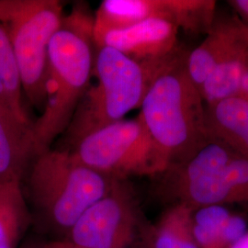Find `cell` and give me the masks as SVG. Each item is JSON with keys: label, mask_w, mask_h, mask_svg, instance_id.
I'll return each instance as SVG.
<instances>
[{"label": "cell", "mask_w": 248, "mask_h": 248, "mask_svg": "<svg viewBox=\"0 0 248 248\" xmlns=\"http://www.w3.org/2000/svg\"><path fill=\"white\" fill-rule=\"evenodd\" d=\"M23 179H26L23 192L32 219L31 227L46 240H62L81 215L106 195L118 178L89 169L69 150L50 148L36 156Z\"/></svg>", "instance_id": "1"}, {"label": "cell", "mask_w": 248, "mask_h": 248, "mask_svg": "<svg viewBox=\"0 0 248 248\" xmlns=\"http://www.w3.org/2000/svg\"><path fill=\"white\" fill-rule=\"evenodd\" d=\"M93 18L85 5L64 15L48 50L46 100L42 114L32 124L36 156L51 148L66 131L90 86L96 46Z\"/></svg>", "instance_id": "2"}, {"label": "cell", "mask_w": 248, "mask_h": 248, "mask_svg": "<svg viewBox=\"0 0 248 248\" xmlns=\"http://www.w3.org/2000/svg\"><path fill=\"white\" fill-rule=\"evenodd\" d=\"M186 55L182 52L154 80L138 115L150 134L165 171L190 159L210 140L205 102L188 75Z\"/></svg>", "instance_id": "3"}, {"label": "cell", "mask_w": 248, "mask_h": 248, "mask_svg": "<svg viewBox=\"0 0 248 248\" xmlns=\"http://www.w3.org/2000/svg\"><path fill=\"white\" fill-rule=\"evenodd\" d=\"M180 53L177 49L160 59L136 61L108 46L96 49L92 76L97 83L87 89L66 129L71 145L140 108L154 80Z\"/></svg>", "instance_id": "4"}, {"label": "cell", "mask_w": 248, "mask_h": 248, "mask_svg": "<svg viewBox=\"0 0 248 248\" xmlns=\"http://www.w3.org/2000/svg\"><path fill=\"white\" fill-rule=\"evenodd\" d=\"M157 194L166 203L248 207V157L210 139L175 177L158 178Z\"/></svg>", "instance_id": "5"}, {"label": "cell", "mask_w": 248, "mask_h": 248, "mask_svg": "<svg viewBox=\"0 0 248 248\" xmlns=\"http://www.w3.org/2000/svg\"><path fill=\"white\" fill-rule=\"evenodd\" d=\"M63 17L58 0H0V22L13 48L23 94L41 110L46 100L49 45Z\"/></svg>", "instance_id": "6"}, {"label": "cell", "mask_w": 248, "mask_h": 248, "mask_svg": "<svg viewBox=\"0 0 248 248\" xmlns=\"http://www.w3.org/2000/svg\"><path fill=\"white\" fill-rule=\"evenodd\" d=\"M68 150L89 169L114 178L157 177L165 171L150 134L138 117L88 133Z\"/></svg>", "instance_id": "7"}, {"label": "cell", "mask_w": 248, "mask_h": 248, "mask_svg": "<svg viewBox=\"0 0 248 248\" xmlns=\"http://www.w3.org/2000/svg\"><path fill=\"white\" fill-rule=\"evenodd\" d=\"M152 224L127 179L81 215L65 240L81 248H147Z\"/></svg>", "instance_id": "8"}, {"label": "cell", "mask_w": 248, "mask_h": 248, "mask_svg": "<svg viewBox=\"0 0 248 248\" xmlns=\"http://www.w3.org/2000/svg\"><path fill=\"white\" fill-rule=\"evenodd\" d=\"M177 31L169 19L153 17L108 33L99 47H111L136 61L155 60L177 51Z\"/></svg>", "instance_id": "9"}, {"label": "cell", "mask_w": 248, "mask_h": 248, "mask_svg": "<svg viewBox=\"0 0 248 248\" xmlns=\"http://www.w3.org/2000/svg\"><path fill=\"white\" fill-rule=\"evenodd\" d=\"M35 157L32 124L0 104V183L22 182Z\"/></svg>", "instance_id": "10"}, {"label": "cell", "mask_w": 248, "mask_h": 248, "mask_svg": "<svg viewBox=\"0 0 248 248\" xmlns=\"http://www.w3.org/2000/svg\"><path fill=\"white\" fill-rule=\"evenodd\" d=\"M245 23L237 19H214L202 44L186 55V69L197 88L229 53L243 33Z\"/></svg>", "instance_id": "11"}, {"label": "cell", "mask_w": 248, "mask_h": 248, "mask_svg": "<svg viewBox=\"0 0 248 248\" xmlns=\"http://www.w3.org/2000/svg\"><path fill=\"white\" fill-rule=\"evenodd\" d=\"M205 123L209 138L225 143L248 157V102L231 97L205 104Z\"/></svg>", "instance_id": "12"}, {"label": "cell", "mask_w": 248, "mask_h": 248, "mask_svg": "<svg viewBox=\"0 0 248 248\" xmlns=\"http://www.w3.org/2000/svg\"><path fill=\"white\" fill-rule=\"evenodd\" d=\"M163 17L162 0H104L93 18L96 49L105 36L133 26L146 18Z\"/></svg>", "instance_id": "13"}, {"label": "cell", "mask_w": 248, "mask_h": 248, "mask_svg": "<svg viewBox=\"0 0 248 248\" xmlns=\"http://www.w3.org/2000/svg\"><path fill=\"white\" fill-rule=\"evenodd\" d=\"M248 24L229 53L213 69L200 89L205 104L235 97L246 71L248 60Z\"/></svg>", "instance_id": "14"}, {"label": "cell", "mask_w": 248, "mask_h": 248, "mask_svg": "<svg viewBox=\"0 0 248 248\" xmlns=\"http://www.w3.org/2000/svg\"><path fill=\"white\" fill-rule=\"evenodd\" d=\"M32 219L21 182L0 183V248H19Z\"/></svg>", "instance_id": "15"}, {"label": "cell", "mask_w": 248, "mask_h": 248, "mask_svg": "<svg viewBox=\"0 0 248 248\" xmlns=\"http://www.w3.org/2000/svg\"><path fill=\"white\" fill-rule=\"evenodd\" d=\"M193 209L171 204L152 224L147 248H201L193 232Z\"/></svg>", "instance_id": "16"}, {"label": "cell", "mask_w": 248, "mask_h": 248, "mask_svg": "<svg viewBox=\"0 0 248 248\" xmlns=\"http://www.w3.org/2000/svg\"><path fill=\"white\" fill-rule=\"evenodd\" d=\"M216 1L163 0L164 18L179 29L207 33L214 21Z\"/></svg>", "instance_id": "17"}, {"label": "cell", "mask_w": 248, "mask_h": 248, "mask_svg": "<svg viewBox=\"0 0 248 248\" xmlns=\"http://www.w3.org/2000/svg\"><path fill=\"white\" fill-rule=\"evenodd\" d=\"M0 76L4 81L12 100L14 110L18 118L32 124L23 105V90L19 78L17 62L6 29L0 22Z\"/></svg>", "instance_id": "18"}, {"label": "cell", "mask_w": 248, "mask_h": 248, "mask_svg": "<svg viewBox=\"0 0 248 248\" xmlns=\"http://www.w3.org/2000/svg\"><path fill=\"white\" fill-rule=\"evenodd\" d=\"M37 248H81L67 240H46L36 242Z\"/></svg>", "instance_id": "19"}, {"label": "cell", "mask_w": 248, "mask_h": 248, "mask_svg": "<svg viewBox=\"0 0 248 248\" xmlns=\"http://www.w3.org/2000/svg\"><path fill=\"white\" fill-rule=\"evenodd\" d=\"M0 104L8 108L9 109H11L16 114V112L14 110V107L12 104V100L10 98V96H9V91H8L7 87H6L4 81L2 79L1 76H0Z\"/></svg>", "instance_id": "20"}, {"label": "cell", "mask_w": 248, "mask_h": 248, "mask_svg": "<svg viewBox=\"0 0 248 248\" xmlns=\"http://www.w3.org/2000/svg\"><path fill=\"white\" fill-rule=\"evenodd\" d=\"M237 97L244 98L248 102V60H247V67L246 71L243 76V78L241 81L239 91L236 95Z\"/></svg>", "instance_id": "21"}, {"label": "cell", "mask_w": 248, "mask_h": 248, "mask_svg": "<svg viewBox=\"0 0 248 248\" xmlns=\"http://www.w3.org/2000/svg\"><path fill=\"white\" fill-rule=\"evenodd\" d=\"M229 3L248 20V0H232Z\"/></svg>", "instance_id": "22"}, {"label": "cell", "mask_w": 248, "mask_h": 248, "mask_svg": "<svg viewBox=\"0 0 248 248\" xmlns=\"http://www.w3.org/2000/svg\"><path fill=\"white\" fill-rule=\"evenodd\" d=\"M19 248H37V245L36 242H27L21 244Z\"/></svg>", "instance_id": "23"}]
</instances>
